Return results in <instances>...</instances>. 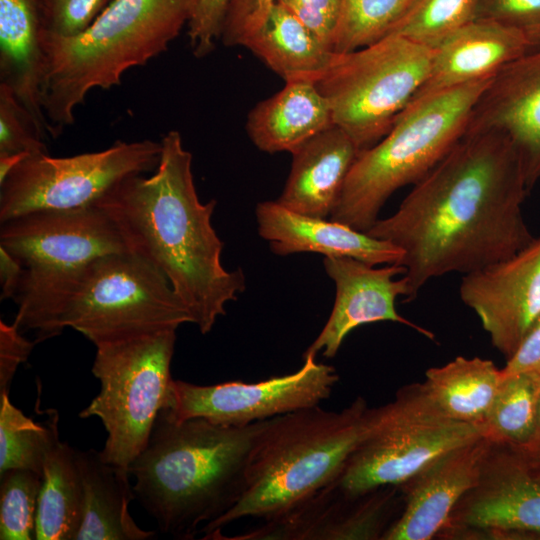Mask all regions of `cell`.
<instances>
[{"instance_id":"6da1fadb","label":"cell","mask_w":540,"mask_h":540,"mask_svg":"<svg viewBox=\"0 0 540 540\" xmlns=\"http://www.w3.org/2000/svg\"><path fill=\"white\" fill-rule=\"evenodd\" d=\"M529 192L506 136L467 130L367 233L403 251L410 301L431 279L472 272L528 246L536 238L522 210Z\"/></svg>"},{"instance_id":"7a4b0ae2","label":"cell","mask_w":540,"mask_h":540,"mask_svg":"<svg viewBox=\"0 0 540 540\" xmlns=\"http://www.w3.org/2000/svg\"><path fill=\"white\" fill-rule=\"evenodd\" d=\"M154 173L130 176L97 203L116 220L131 248L168 279L202 334L245 289L242 270L221 262L223 242L211 218L215 200L202 203L192 174V155L178 131L161 139Z\"/></svg>"},{"instance_id":"3957f363","label":"cell","mask_w":540,"mask_h":540,"mask_svg":"<svg viewBox=\"0 0 540 540\" xmlns=\"http://www.w3.org/2000/svg\"><path fill=\"white\" fill-rule=\"evenodd\" d=\"M267 420L228 426L179 420L162 410L144 450L129 467L136 498L159 529L193 539L198 527L231 509L246 483L254 444Z\"/></svg>"},{"instance_id":"277c9868","label":"cell","mask_w":540,"mask_h":540,"mask_svg":"<svg viewBox=\"0 0 540 540\" xmlns=\"http://www.w3.org/2000/svg\"><path fill=\"white\" fill-rule=\"evenodd\" d=\"M380 415L363 398L339 412L318 406L268 419L252 449L237 503L199 532L215 540L224 526L245 517L283 514L338 479L349 457Z\"/></svg>"},{"instance_id":"5b68a950","label":"cell","mask_w":540,"mask_h":540,"mask_svg":"<svg viewBox=\"0 0 540 540\" xmlns=\"http://www.w3.org/2000/svg\"><path fill=\"white\" fill-rule=\"evenodd\" d=\"M189 15L190 0H111L81 34H45L42 104L54 136L92 89L120 85L127 70L165 52Z\"/></svg>"},{"instance_id":"8992f818","label":"cell","mask_w":540,"mask_h":540,"mask_svg":"<svg viewBox=\"0 0 540 540\" xmlns=\"http://www.w3.org/2000/svg\"><path fill=\"white\" fill-rule=\"evenodd\" d=\"M0 224V246L23 269L14 322L21 330L35 331L37 342L58 335L59 316L93 261L133 250L119 224L97 202L29 212Z\"/></svg>"},{"instance_id":"52a82bcc","label":"cell","mask_w":540,"mask_h":540,"mask_svg":"<svg viewBox=\"0 0 540 540\" xmlns=\"http://www.w3.org/2000/svg\"><path fill=\"white\" fill-rule=\"evenodd\" d=\"M493 76L411 102L381 140L359 152L330 219L367 232L394 192L416 184L464 136Z\"/></svg>"},{"instance_id":"ba28073f","label":"cell","mask_w":540,"mask_h":540,"mask_svg":"<svg viewBox=\"0 0 540 540\" xmlns=\"http://www.w3.org/2000/svg\"><path fill=\"white\" fill-rule=\"evenodd\" d=\"M176 330L102 343L92 373L100 391L80 413L98 417L107 433L102 459L129 471L162 410L174 403L171 361Z\"/></svg>"},{"instance_id":"9c48e42d","label":"cell","mask_w":540,"mask_h":540,"mask_svg":"<svg viewBox=\"0 0 540 540\" xmlns=\"http://www.w3.org/2000/svg\"><path fill=\"white\" fill-rule=\"evenodd\" d=\"M192 317L166 276L136 251L99 257L88 267L56 325L72 328L95 346L176 330Z\"/></svg>"},{"instance_id":"30bf717a","label":"cell","mask_w":540,"mask_h":540,"mask_svg":"<svg viewBox=\"0 0 540 540\" xmlns=\"http://www.w3.org/2000/svg\"><path fill=\"white\" fill-rule=\"evenodd\" d=\"M434 50L400 35L336 53L315 84L359 151L381 140L426 82Z\"/></svg>"},{"instance_id":"8fae6325","label":"cell","mask_w":540,"mask_h":540,"mask_svg":"<svg viewBox=\"0 0 540 540\" xmlns=\"http://www.w3.org/2000/svg\"><path fill=\"white\" fill-rule=\"evenodd\" d=\"M482 435L481 427L439 414L421 384L410 385L380 407L378 420L333 483L354 496L402 485L439 456Z\"/></svg>"},{"instance_id":"7c38bea8","label":"cell","mask_w":540,"mask_h":540,"mask_svg":"<svg viewBox=\"0 0 540 540\" xmlns=\"http://www.w3.org/2000/svg\"><path fill=\"white\" fill-rule=\"evenodd\" d=\"M161 150V142L141 140L68 157L29 155L0 184V223L34 211L91 205L124 179L154 171Z\"/></svg>"},{"instance_id":"4fadbf2b","label":"cell","mask_w":540,"mask_h":540,"mask_svg":"<svg viewBox=\"0 0 540 540\" xmlns=\"http://www.w3.org/2000/svg\"><path fill=\"white\" fill-rule=\"evenodd\" d=\"M316 355L303 356L294 373L256 383L241 381L197 385L173 381L176 419L204 418L228 426H245L290 412L318 406L339 380L334 367L318 363Z\"/></svg>"},{"instance_id":"5bb4252c","label":"cell","mask_w":540,"mask_h":540,"mask_svg":"<svg viewBox=\"0 0 540 540\" xmlns=\"http://www.w3.org/2000/svg\"><path fill=\"white\" fill-rule=\"evenodd\" d=\"M459 293L508 359L540 315V237L509 258L463 274Z\"/></svg>"},{"instance_id":"9a60e30c","label":"cell","mask_w":540,"mask_h":540,"mask_svg":"<svg viewBox=\"0 0 540 540\" xmlns=\"http://www.w3.org/2000/svg\"><path fill=\"white\" fill-rule=\"evenodd\" d=\"M384 486L362 495L334 483L253 529L228 540H375L389 528L394 490Z\"/></svg>"},{"instance_id":"2e32d148","label":"cell","mask_w":540,"mask_h":540,"mask_svg":"<svg viewBox=\"0 0 540 540\" xmlns=\"http://www.w3.org/2000/svg\"><path fill=\"white\" fill-rule=\"evenodd\" d=\"M323 264L336 286L335 302L323 329L303 356L322 352L332 358L353 329L379 321L401 323L433 338L431 332L410 322L395 308L396 298L407 299L410 292L404 266L395 263L376 267L351 257H325Z\"/></svg>"},{"instance_id":"e0dca14e","label":"cell","mask_w":540,"mask_h":540,"mask_svg":"<svg viewBox=\"0 0 540 540\" xmlns=\"http://www.w3.org/2000/svg\"><path fill=\"white\" fill-rule=\"evenodd\" d=\"M495 443L482 435L439 456L403 483L405 506L384 540H428L448 525L450 516L478 482Z\"/></svg>"},{"instance_id":"ac0fdd59","label":"cell","mask_w":540,"mask_h":540,"mask_svg":"<svg viewBox=\"0 0 540 540\" xmlns=\"http://www.w3.org/2000/svg\"><path fill=\"white\" fill-rule=\"evenodd\" d=\"M496 130L511 143L528 190L540 181V50L498 71L476 102L467 130Z\"/></svg>"},{"instance_id":"d6986e66","label":"cell","mask_w":540,"mask_h":540,"mask_svg":"<svg viewBox=\"0 0 540 540\" xmlns=\"http://www.w3.org/2000/svg\"><path fill=\"white\" fill-rule=\"evenodd\" d=\"M510 450L493 455L492 449L477 484L453 510L458 524L502 534H540V480L527 456Z\"/></svg>"},{"instance_id":"ffe728a7","label":"cell","mask_w":540,"mask_h":540,"mask_svg":"<svg viewBox=\"0 0 540 540\" xmlns=\"http://www.w3.org/2000/svg\"><path fill=\"white\" fill-rule=\"evenodd\" d=\"M540 47L524 32L476 18L447 37L436 49L426 82L413 98L482 80Z\"/></svg>"},{"instance_id":"44dd1931","label":"cell","mask_w":540,"mask_h":540,"mask_svg":"<svg viewBox=\"0 0 540 540\" xmlns=\"http://www.w3.org/2000/svg\"><path fill=\"white\" fill-rule=\"evenodd\" d=\"M259 235L277 255L299 252L325 257H351L371 265L399 264L403 251L346 224L291 211L277 201L256 207Z\"/></svg>"},{"instance_id":"7402d4cb","label":"cell","mask_w":540,"mask_h":540,"mask_svg":"<svg viewBox=\"0 0 540 540\" xmlns=\"http://www.w3.org/2000/svg\"><path fill=\"white\" fill-rule=\"evenodd\" d=\"M45 29L39 0H0V79L43 139L54 131L43 110Z\"/></svg>"},{"instance_id":"603a6c76","label":"cell","mask_w":540,"mask_h":540,"mask_svg":"<svg viewBox=\"0 0 540 540\" xmlns=\"http://www.w3.org/2000/svg\"><path fill=\"white\" fill-rule=\"evenodd\" d=\"M359 152L340 127L320 132L291 153V170L276 201L299 214L330 216Z\"/></svg>"},{"instance_id":"cb8c5ba5","label":"cell","mask_w":540,"mask_h":540,"mask_svg":"<svg viewBox=\"0 0 540 540\" xmlns=\"http://www.w3.org/2000/svg\"><path fill=\"white\" fill-rule=\"evenodd\" d=\"M334 125L328 100L310 81L285 82L248 114L246 131L253 144L267 153L294 152Z\"/></svg>"},{"instance_id":"d4e9b609","label":"cell","mask_w":540,"mask_h":540,"mask_svg":"<svg viewBox=\"0 0 540 540\" xmlns=\"http://www.w3.org/2000/svg\"><path fill=\"white\" fill-rule=\"evenodd\" d=\"M83 486V514L75 540H149L154 531L140 528L129 513L136 498L129 471L105 462L100 451L77 450Z\"/></svg>"},{"instance_id":"484cf974","label":"cell","mask_w":540,"mask_h":540,"mask_svg":"<svg viewBox=\"0 0 540 540\" xmlns=\"http://www.w3.org/2000/svg\"><path fill=\"white\" fill-rule=\"evenodd\" d=\"M243 46L285 82L316 83L325 75L336 54L279 2L272 6L263 25Z\"/></svg>"},{"instance_id":"4316f807","label":"cell","mask_w":540,"mask_h":540,"mask_svg":"<svg viewBox=\"0 0 540 540\" xmlns=\"http://www.w3.org/2000/svg\"><path fill=\"white\" fill-rule=\"evenodd\" d=\"M502 379V371L491 360L459 356L428 369L421 386L439 414L484 431Z\"/></svg>"},{"instance_id":"83f0119b","label":"cell","mask_w":540,"mask_h":540,"mask_svg":"<svg viewBox=\"0 0 540 540\" xmlns=\"http://www.w3.org/2000/svg\"><path fill=\"white\" fill-rule=\"evenodd\" d=\"M36 515L35 539L75 540L83 514L77 449L55 433L46 453Z\"/></svg>"},{"instance_id":"f1b7e54d","label":"cell","mask_w":540,"mask_h":540,"mask_svg":"<svg viewBox=\"0 0 540 540\" xmlns=\"http://www.w3.org/2000/svg\"><path fill=\"white\" fill-rule=\"evenodd\" d=\"M539 393V372L503 376L484 425V436L528 454L536 436Z\"/></svg>"},{"instance_id":"f546056e","label":"cell","mask_w":540,"mask_h":540,"mask_svg":"<svg viewBox=\"0 0 540 540\" xmlns=\"http://www.w3.org/2000/svg\"><path fill=\"white\" fill-rule=\"evenodd\" d=\"M44 424L34 422L0 394V474L9 469H28L42 474L43 462L55 433L59 415L48 410Z\"/></svg>"},{"instance_id":"4dcf8cb0","label":"cell","mask_w":540,"mask_h":540,"mask_svg":"<svg viewBox=\"0 0 540 540\" xmlns=\"http://www.w3.org/2000/svg\"><path fill=\"white\" fill-rule=\"evenodd\" d=\"M418 0H342L334 53L351 52L389 36Z\"/></svg>"},{"instance_id":"1f68e13d","label":"cell","mask_w":540,"mask_h":540,"mask_svg":"<svg viewBox=\"0 0 540 540\" xmlns=\"http://www.w3.org/2000/svg\"><path fill=\"white\" fill-rule=\"evenodd\" d=\"M480 0H418L390 35L436 49L447 37L476 19Z\"/></svg>"},{"instance_id":"d6a6232c","label":"cell","mask_w":540,"mask_h":540,"mask_svg":"<svg viewBox=\"0 0 540 540\" xmlns=\"http://www.w3.org/2000/svg\"><path fill=\"white\" fill-rule=\"evenodd\" d=\"M41 475L28 469L0 474V539H35Z\"/></svg>"},{"instance_id":"836d02e7","label":"cell","mask_w":540,"mask_h":540,"mask_svg":"<svg viewBox=\"0 0 540 540\" xmlns=\"http://www.w3.org/2000/svg\"><path fill=\"white\" fill-rule=\"evenodd\" d=\"M43 140L11 90L0 83V155L47 153Z\"/></svg>"},{"instance_id":"e575fe53","label":"cell","mask_w":540,"mask_h":540,"mask_svg":"<svg viewBox=\"0 0 540 540\" xmlns=\"http://www.w3.org/2000/svg\"><path fill=\"white\" fill-rule=\"evenodd\" d=\"M111 0H39L45 34L74 37L84 32Z\"/></svg>"},{"instance_id":"d590c367","label":"cell","mask_w":540,"mask_h":540,"mask_svg":"<svg viewBox=\"0 0 540 540\" xmlns=\"http://www.w3.org/2000/svg\"><path fill=\"white\" fill-rule=\"evenodd\" d=\"M228 0H190L188 36L193 54L205 57L220 39Z\"/></svg>"},{"instance_id":"8d00e7d4","label":"cell","mask_w":540,"mask_h":540,"mask_svg":"<svg viewBox=\"0 0 540 540\" xmlns=\"http://www.w3.org/2000/svg\"><path fill=\"white\" fill-rule=\"evenodd\" d=\"M476 18L520 30L540 47V0H480Z\"/></svg>"},{"instance_id":"74e56055","label":"cell","mask_w":540,"mask_h":540,"mask_svg":"<svg viewBox=\"0 0 540 540\" xmlns=\"http://www.w3.org/2000/svg\"><path fill=\"white\" fill-rule=\"evenodd\" d=\"M277 0H228L220 39L225 46H243L265 22Z\"/></svg>"},{"instance_id":"f35d334b","label":"cell","mask_w":540,"mask_h":540,"mask_svg":"<svg viewBox=\"0 0 540 540\" xmlns=\"http://www.w3.org/2000/svg\"><path fill=\"white\" fill-rule=\"evenodd\" d=\"M277 2L286 7L333 51L342 0H277Z\"/></svg>"},{"instance_id":"ab89813d","label":"cell","mask_w":540,"mask_h":540,"mask_svg":"<svg viewBox=\"0 0 540 540\" xmlns=\"http://www.w3.org/2000/svg\"><path fill=\"white\" fill-rule=\"evenodd\" d=\"M37 341H29L19 326L0 320V394H9L10 385L20 364L24 363Z\"/></svg>"},{"instance_id":"60d3db41","label":"cell","mask_w":540,"mask_h":540,"mask_svg":"<svg viewBox=\"0 0 540 540\" xmlns=\"http://www.w3.org/2000/svg\"><path fill=\"white\" fill-rule=\"evenodd\" d=\"M507 360L506 366L501 369L503 376L523 372L540 373V315Z\"/></svg>"},{"instance_id":"b9f144b4","label":"cell","mask_w":540,"mask_h":540,"mask_svg":"<svg viewBox=\"0 0 540 540\" xmlns=\"http://www.w3.org/2000/svg\"><path fill=\"white\" fill-rule=\"evenodd\" d=\"M23 275L21 263L5 248L0 246L1 300L16 297Z\"/></svg>"},{"instance_id":"7bdbcfd3","label":"cell","mask_w":540,"mask_h":540,"mask_svg":"<svg viewBox=\"0 0 540 540\" xmlns=\"http://www.w3.org/2000/svg\"><path fill=\"white\" fill-rule=\"evenodd\" d=\"M28 156V154L0 155V184L7 178L9 173Z\"/></svg>"},{"instance_id":"ee69618b","label":"cell","mask_w":540,"mask_h":540,"mask_svg":"<svg viewBox=\"0 0 540 540\" xmlns=\"http://www.w3.org/2000/svg\"><path fill=\"white\" fill-rule=\"evenodd\" d=\"M526 455L528 456L540 455V393H539V402H538V418H537L536 436H535V440H534L531 451Z\"/></svg>"},{"instance_id":"f6af8a7d","label":"cell","mask_w":540,"mask_h":540,"mask_svg":"<svg viewBox=\"0 0 540 540\" xmlns=\"http://www.w3.org/2000/svg\"><path fill=\"white\" fill-rule=\"evenodd\" d=\"M526 456L528 458L532 471L534 472L535 476L540 480V455L538 456L526 455Z\"/></svg>"}]
</instances>
